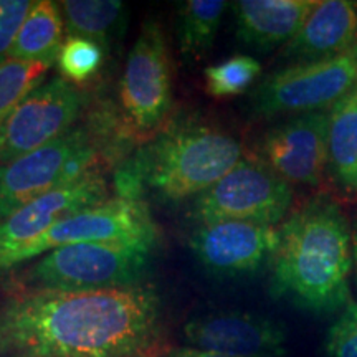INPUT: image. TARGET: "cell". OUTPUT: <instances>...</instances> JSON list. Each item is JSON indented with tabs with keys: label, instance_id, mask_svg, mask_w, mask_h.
<instances>
[{
	"label": "cell",
	"instance_id": "obj_1",
	"mask_svg": "<svg viewBox=\"0 0 357 357\" xmlns=\"http://www.w3.org/2000/svg\"><path fill=\"white\" fill-rule=\"evenodd\" d=\"M159 321L160 298L151 287L35 288L0 312V349L17 357H132L151 344Z\"/></svg>",
	"mask_w": 357,
	"mask_h": 357
},
{
	"label": "cell",
	"instance_id": "obj_2",
	"mask_svg": "<svg viewBox=\"0 0 357 357\" xmlns=\"http://www.w3.org/2000/svg\"><path fill=\"white\" fill-rule=\"evenodd\" d=\"M352 235L341 207L328 197L307 202L280 227L270 288L303 311L328 316L351 298Z\"/></svg>",
	"mask_w": 357,
	"mask_h": 357
},
{
	"label": "cell",
	"instance_id": "obj_3",
	"mask_svg": "<svg viewBox=\"0 0 357 357\" xmlns=\"http://www.w3.org/2000/svg\"><path fill=\"white\" fill-rule=\"evenodd\" d=\"M243 158L229 132L202 124H178L160 131L137 159L142 181L164 202L199 197Z\"/></svg>",
	"mask_w": 357,
	"mask_h": 357
},
{
	"label": "cell",
	"instance_id": "obj_4",
	"mask_svg": "<svg viewBox=\"0 0 357 357\" xmlns=\"http://www.w3.org/2000/svg\"><path fill=\"white\" fill-rule=\"evenodd\" d=\"M154 245L86 242L45 253L30 270L37 289L96 291L136 287L149 265Z\"/></svg>",
	"mask_w": 357,
	"mask_h": 357
},
{
	"label": "cell",
	"instance_id": "obj_5",
	"mask_svg": "<svg viewBox=\"0 0 357 357\" xmlns=\"http://www.w3.org/2000/svg\"><path fill=\"white\" fill-rule=\"evenodd\" d=\"M356 84L357 43L339 55L294 61L271 73L253 93L252 109L261 118L328 111Z\"/></svg>",
	"mask_w": 357,
	"mask_h": 357
},
{
	"label": "cell",
	"instance_id": "obj_6",
	"mask_svg": "<svg viewBox=\"0 0 357 357\" xmlns=\"http://www.w3.org/2000/svg\"><path fill=\"white\" fill-rule=\"evenodd\" d=\"M291 202V184L261 159L243 155L227 176L195 199L194 215L200 225L234 220L276 227Z\"/></svg>",
	"mask_w": 357,
	"mask_h": 357
},
{
	"label": "cell",
	"instance_id": "obj_7",
	"mask_svg": "<svg viewBox=\"0 0 357 357\" xmlns=\"http://www.w3.org/2000/svg\"><path fill=\"white\" fill-rule=\"evenodd\" d=\"M96 164V146L83 128H73L33 153L0 164V220L40 195L77 181Z\"/></svg>",
	"mask_w": 357,
	"mask_h": 357
},
{
	"label": "cell",
	"instance_id": "obj_8",
	"mask_svg": "<svg viewBox=\"0 0 357 357\" xmlns=\"http://www.w3.org/2000/svg\"><path fill=\"white\" fill-rule=\"evenodd\" d=\"M119 101L131 128L153 132L172 108V68L166 33L155 19L142 24L119 82Z\"/></svg>",
	"mask_w": 357,
	"mask_h": 357
},
{
	"label": "cell",
	"instance_id": "obj_9",
	"mask_svg": "<svg viewBox=\"0 0 357 357\" xmlns=\"http://www.w3.org/2000/svg\"><path fill=\"white\" fill-rule=\"evenodd\" d=\"M86 105L78 86L56 75L25 98L0 126V164L50 144L73 129Z\"/></svg>",
	"mask_w": 357,
	"mask_h": 357
},
{
	"label": "cell",
	"instance_id": "obj_10",
	"mask_svg": "<svg viewBox=\"0 0 357 357\" xmlns=\"http://www.w3.org/2000/svg\"><path fill=\"white\" fill-rule=\"evenodd\" d=\"M86 242H158V227L149 208L137 199H108L63 218L19 253L15 266L52 250Z\"/></svg>",
	"mask_w": 357,
	"mask_h": 357
},
{
	"label": "cell",
	"instance_id": "obj_11",
	"mask_svg": "<svg viewBox=\"0 0 357 357\" xmlns=\"http://www.w3.org/2000/svg\"><path fill=\"white\" fill-rule=\"evenodd\" d=\"M108 200V182L100 169L40 195L0 220V271L15 266L19 253L53 225Z\"/></svg>",
	"mask_w": 357,
	"mask_h": 357
},
{
	"label": "cell",
	"instance_id": "obj_12",
	"mask_svg": "<svg viewBox=\"0 0 357 357\" xmlns=\"http://www.w3.org/2000/svg\"><path fill=\"white\" fill-rule=\"evenodd\" d=\"M280 243V227L250 222L202 223L189 247L208 273L218 278H240L271 265Z\"/></svg>",
	"mask_w": 357,
	"mask_h": 357
},
{
	"label": "cell",
	"instance_id": "obj_13",
	"mask_svg": "<svg viewBox=\"0 0 357 357\" xmlns=\"http://www.w3.org/2000/svg\"><path fill=\"white\" fill-rule=\"evenodd\" d=\"M261 160L288 184L318 185L329 164L328 111L296 114L261 139Z\"/></svg>",
	"mask_w": 357,
	"mask_h": 357
},
{
	"label": "cell",
	"instance_id": "obj_14",
	"mask_svg": "<svg viewBox=\"0 0 357 357\" xmlns=\"http://www.w3.org/2000/svg\"><path fill=\"white\" fill-rule=\"evenodd\" d=\"M187 346L242 357H284L287 329L281 323L242 311L200 314L184 326Z\"/></svg>",
	"mask_w": 357,
	"mask_h": 357
},
{
	"label": "cell",
	"instance_id": "obj_15",
	"mask_svg": "<svg viewBox=\"0 0 357 357\" xmlns=\"http://www.w3.org/2000/svg\"><path fill=\"white\" fill-rule=\"evenodd\" d=\"M357 43V3L349 0H318L284 56L296 61L319 60L351 50Z\"/></svg>",
	"mask_w": 357,
	"mask_h": 357
},
{
	"label": "cell",
	"instance_id": "obj_16",
	"mask_svg": "<svg viewBox=\"0 0 357 357\" xmlns=\"http://www.w3.org/2000/svg\"><path fill=\"white\" fill-rule=\"evenodd\" d=\"M318 0H238L236 37L257 52H268L293 40Z\"/></svg>",
	"mask_w": 357,
	"mask_h": 357
},
{
	"label": "cell",
	"instance_id": "obj_17",
	"mask_svg": "<svg viewBox=\"0 0 357 357\" xmlns=\"http://www.w3.org/2000/svg\"><path fill=\"white\" fill-rule=\"evenodd\" d=\"M65 32L60 3L52 0H35L13 40L8 58L55 63L58 52L65 42Z\"/></svg>",
	"mask_w": 357,
	"mask_h": 357
},
{
	"label": "cell",
	"instance_id": "obj_18",
	"mask_svg": "<svg viewBox=\"0 0 357 357\" xmlns=\"http://www.w3.org/2000/svg\"><path fill=\"white\" fill-rule=\"evenodd\" d=\"M328 151L336 181L357 190V84L328 109Z\"/></svg>",
	"mask_w": 357,
	"mask_h": 357
},
{
	"label": "cell",
	"instance_id": "obj_19",
	"mask_svg": "<svg viewBox=\"0 0 357 357\" xmlns=\"http://www.w3.org/2000/svg\"><path fill=\"white\" fill-rule=\"evenodd\" d=\"M227 7L223 0H187L178 6L177 38L184 58L199 61L211 50Z\"/></svg>",
	"mask_w": 357,
	"mask_h": 357
},
{
	"label": "cell",
	"instance_id": "obj_20",
	"mask_svg": "<svg viewBox=\"0 0 357 357\" xmlns=\"http://www.w3.org/2000/svg\"><path fill=\"white\" fill-rule=\"evenodd\" d=\"M68 37H83L106 47L123 22L119 0H63L60 3Z\"/></svg>",
	"mask_w": 357,
	"mask_h": 357
},
{
	"label": "cell",
	"instance_id": "obj_21",
	"mask_svg": "<svg viewBox=\"0 0 357 357\" xmlns=\"http://www.w3.org/2000/svg\"><path fill=\"white\" fill-rule=\"evenodd\" d=\"M53 63L7 58L0 63V126L22 101L47 79Z\"/></svg>",
	"mask_w": 357,
	"mask_h": 357
},
{
	"label": "cell",
	"instance_id": "obj_22",
	"mask_svg": "<svg viewBox=\"0 0 357 357\" xmlns=\"http://www.w3.org/2000/svg\"><path fill=\"white\" fill-rule=\"evenodd\" d=\"M261 75V63L250 55H235L204 71L205 88L213 98L242 95Z\"/></svg>",
	"mask_w": 357,
	"mask_h": 357
},
{
	"label": "cell",
	"instance_id": "obj_23",
	"mask_svg": "<svg viewBox=\"0 0 357 357\" xmlns=\"http://www.w3.org/2000/svg\"><path fill=\"white\" fill-rule=\"evenodd\" d=\"M105 50L100 43L83 37H66L56 56L60 77L75 86L88 83L100 73Z\"/></svg>",
	"mask_w": 357,
	"mask_h": 357
},
{
	"label": "cell",
	"instance_id": "obj_24",
	"mask_svg": "<svg viewBox=\"0 0 357 357\" xmlns=\"http://www.w3.org/2000/svg\"><path fill=\"white\" fill-rule=\"evenodd\" d=\"M326 357H357V301L351 300L326 333Z\"/></svg>",
	"mask_w": 357,
	"mask_h": 357
},
{
	"label": "cell",
	"instance_id": "obj_25",
	"mask_svg": "<svg viewBox=\"0 0 357 357\" xmlns=\"http://www.w3.org/2000/svg\"><path fill=\"white\" fill-rule=\"evenodd\" d=\"M32 6V0H0V63L8 58L13 40Z\"/></svg>",
	"mask_w": 357,
	"mask_h": 357
},
{
	"label": "cell",
	"instance_id": "obj_26",
	"mask_svg": "<svg viewBox=\"0 0 357 357\" xmlns=\"http://www.w3.org/2000/svg\"><path fill=\"white\" fill-rule=\"evenodd\" d=\"M166 357H242V356H234V354H225V352H217V351H205L197 349V347H177L167 352Z\"/></svg>",
	"mask_w": 357,
	"mask_h": 357
},
{
	"label": "cell",
	"instance_id": "obj_27",
	"mask_svg": "<svg viewBox=\"0 0 357 357\" xmlns=\"http://www.w3.org/2000/svg\"><path fill=\"white\" fill-rule=\"evenodd\" d=\"M352 266L356 271V283H357V231L352 236Z\"/></svg>",
	"mask_w": 357,
	"mask_h": 357
}]
</instances>
